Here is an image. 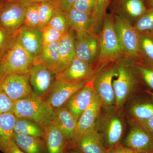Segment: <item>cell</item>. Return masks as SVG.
I'll return each mask as SVG.
<instances>
[{
  "mask_svg": "<svg viewBox=\"0 0 153 153\" xmlns=\"http://www.w3.org/2000/svg\"><path fill=\"white\" fill-rule=\"evenodd\" d=\"M12 113L16 117L33 120L44 128L52 121L55 110L45 99L33 94L15 101Z\"/></svg>",
  "mask_w": 153,
  "mask_h": 153,
  "instance_id": "6da1fadb",
  "label": "cell"
},
{
  "mask_svg": "<svg viewBox=\"0 0 153 153\" xmlns=\"http://www.w3.org/2000/svg\"><path fill=\"white\" fill-rule=\"evenodd\" d=\"M99 35L100 65L115 62L120 57L125 56L115 27L114 16L111 12L107 13Z\"/></svg>",
  "mask_w": 153,
  "mask_h": 153,
  "instance_id": "7a4b0ae2",
  "label": "cell"
},
{
  "mask_svg": "<svg viewBox=\"0 0 153 153\" xmlns=\"http://www.w3.org/2000/svg\"><path fill=\"white\" fill-rule=\"evenodd\" d=\"M117 69L116 79L113 80V86L115 97V106L119 109L132 91L136 82V70L132 59L123 56L115 62Z\"/></svg>",
  "mask_w": 153,
  "mask_h": 153,
  "instance_id": "3957f363",
  "label": "cell"
},
{
  "mask_svg": "<svg viewBox=\"0 0 153 153\" xmlns=\"http://www.w3.org/2000/svg\"><path fill=\"white\" fill-rule=\"evenodd\" d=\"M34 60L16 40L0 57V65L4 75L10 73H29Z\"/></svg>",
  "mask_w": 153,
  "mask_h": 153,
  "instance_id": "277c9868",
  "label": "cell"
},
{
  "mask_svg": "<svg viewBox=\"0 0 153 153\" xmlns=\"http://www.w3.org/2000/svg\"><path fill=\"white\" fill-rule=\"evenodd\" d=\"M114 16L115 27L124 55L133 60H142L140 33L127 21L116 15Z\"/></svg>",
  "mask_w": 153,
  "mask_h": 153,
  "instance_id": "5b68a950",
  "label": "cell"
},
{
  "mask_svg": "<svg viewBox=\"0 0 153 153\" xmlns=\"http://www.w3.org/2000/svg\"><path fill=\"white\" fill-rule=\"evenodd\" d=\"M102 64L97 72L94 82L96 94L98 96L104 107L115 105V97L113 80L117 76V71L115 62Z\"/></svg>",
  "mask_w": 153,
  "mask_h": 153,
  "instance_id": "8992f818",
  "label": "cell"
},
{
  "mask_svg": "<svg viewBox=\"0 0 153 153\" xmlns=\"http://www.w3.org/2000/svg\"><path fill=\"white\" fill-rule=\"evenodd\" d=\"M75 49L78 59L95 66L101 65L99 63L100 41L98 34L91 31L75 32Z\"/></svg>",
  "mask_w": 153,
  "mask_h": 153,
  "instance_id": "52a82bcc",
  "label": "cell"
},
{
  "mask_svg": "<svg viewBox=\"0 0 153 153\" xmlns=\"http://www.w3.org/2000/svg\"><path fill=\"white\" fill-rule=\"evenodd\" d=\"M96 128L106 150L118 144L124 131V122L119 113H114L97 119Z\"/></svg>",
  "mask_w": 153,
  "mask_h": 153,
  "instance_id": "ba28073f",
  "label": "cell"
},
{
  "mask_svg": "<svg viewBox=\"0 0 153 153\" xmlns=\"http://www.w3.org/2000/svg\"><path fill=\"white\" fill-rule=\"evenodd\" d=\"M29 73L33 94L45 99L57 79L58 74L53 68L42 63L33 64Z\"/></svg>",
  "mask_w": 153,
  "mask_h": 153,
  "instance_id": "9c48e42d",
  "label": "cell"
},
{
  "mask_svg": "<svg viewBox=\"0 0 153 153\" xmlns=\"http://www.w3.org/2000/svg\"><path fill=\"white\" fill-rule=\"evenodd\" d=\"M0 88L14 101L26 98L33 94L29 73L5 74L0 81Z\"/></svg>",
  "mask_w": 153,
  "mask_h": 153,
  "instance_id": "30bf717a",
  "label": "cell"
},
{
  "mask_svg": "<svg viewBox=\"0 0 153 153\" xmlns=\"http://www.w3.org/2000/svg\"><path fill=\"white\" fill-rule=\"evenodd\" d=\"M26 8L18 2L4 4L0 9V27L15 36L24 25Z\"/></svg>",
  "mask_w": 153,
  "mask_h": 153,
  "instance_id": "8fae6325",
  "label": "cell"
},
{
  "mask_svg": "<svg viewBox=\"0 0 153 153\" xmlns=\"http://www.w3.org/2000/svg\"><path fill=\"white\" fill-rule=\"evenodd\" d=\"M102 107L101 101L94 91L90 105L77 121L76 130L69 146V149H75L83 134L95 124L100 114Z\"/></svg>",
  "mask_w": 153,
  "mask_h": 153,
  "instance_id": "7c38bea8",
  "label": "cell"
},
{
  "mask_svg": "<svg viewBox=\"0 0 153 153\" xmlns=\"http://www.w3.org/2000/svg\"><path fill=\"white\" fill-rule=\"evenodd\" d=\"M102 65L93 66L76 57L71 64L58 75L57 79L68 83L87 82Z\"/></svg>",
  "mask_w": 153,
  "mask_h": 153,
  "instance_id": "4fadbf2b",
  "label": "cell"
},
{
  "mask_svg": "<svg viewBox=\"0 0 153 153\" xmlns=\"http://www.w3.org/2000/svg\"><path fill=\"white\" fill-rule=\"evenodd\" d=\"M86 82L68 83L57 79L45 100L55 110L64 106L68 100L81 89Z\"/></svg>",
  "mask_w": 153,
  "mask_h": 153,
  "instance_id": "5bb4252c",
  "label": "cell"
},
{
  "mask_svg": "<svg viewBox=\"0 0 153 153\" xmlns=\"http://www.w3.org/2000/svg\"><path fill=\"white\" fill-rule=\"evenodd\" d=\"M97 71L86 82L85 85L74 94L64 105L77 121L92 100L94 92V80Z\"/></svg>",
  "mask_w": 153,
  "mask_h": 153,
  "instance_id": "9a60e30c",
  "label": "cell"
},
{
  "mask_svg": "<svg viewBox=\"0 0 153 153\" xmlns=\"http://www.w3.org/2000/svg\"><path fill=\"white\" fill-rule=\"evenodd\" d=\"M109 7L114 15L132 25L147 10L143 0H111Z\"/></svg>",
  "mask_w": 153,
  "mask_h": 153,
  "instance_id": "2e32d148",
  "label": "cell"
},
{
  "mask_svg": "<svg viewBox=\"0 0 153 153\" xmlns=\"http://www.w3.org/2000/svg\"><path fill=\"white\" fill-rule=\"evenodd\" d=\"M123 145L137 153H151L153 152V135L140 125L134 124Z\"/></svg>",
  "mask_w": 153,
  "mask_h": 153,
  "instance_id": "e0dca14e",
  "label": "cell"
},
{
  "mask_svg": "<svg viewBox=\"0 0 153 153\" xmlns=\"http://www.w3.org/2000/svg\"><path fill=\"white\" fill-rule=\"evenodd\" d=\"M16 38L34 60L43 48L42 31L39 28L24 25L16 34Z\"/></svg>",
  "mask_w": 153,
  "mask_h": 153,
  "instance_id": "ac0fdd59",
  "label": "cell"
},
{
  "mask_svg": "<svg viewBox=\"0 0 153 153\" xmlns=\"http://www.w3.org/2000/svg\"><path fill=\"white\" fill-rule=\"evenodd\" d=\"M60 43L59 59L54 68L58 76L71 64L76 57L74 30L71 29L64 35Z\"/></svg>",
  "mask_w": 153,
  "mask_h": 153,
  "instance_id": "d6986e66",
  "label": "cell"
},
{
  "mask_svg": "<svg viewBox=\"0 0 153 153\" xmlns=\"http://www.w3.org/2000/svg\"><path fill=\"white\" fill-rule=\"evenodd\" d=\"M44 129L47 153H64L69 149L68 140L53 122Z\"/></svg>",
  "mask_w": 153,
  "mask_h": 153,
  "instance_id": "ffe728a7",
  "label": "cell"
},
{
  "mask_svg": "<svg viewBox=\"0 0 153 153\" xmlns=\"http://www.w3.org/2000/svg\"><path fill=\"white\" fill-rule=\"evenodd\" d=\"M75 149L81 153H106L95 124L83 134Z\"/></svg>",
  "mask_w": 153,
  "mask_h": 153,
  "instance_id": "44dd1931",
  "label": "cell"
},
{
  "mask_svg": "<svg viewBox=\"0 0 153 153\" xmlns=\"http://www.w3.org/2000/svg\"><path fill=\"white\" fill-rule=\"evenodd\" d=\"M59 128L68 140V148L76 130L77 120L66 107L55 110L52 121Z\"/></svg>",
  "mask_w": 153,
  "mask_h": 153,
  "instance_id": "7402d4cb",
  "label": "cell"
},
{
  "mask_svg": "<svg viewBox=\"0 0 153 153\" xmlns=\"http://www.w3.org/2000/svg\"><path fill=\"white\" fill-rule=\"evenodd\" d=\"M64 12L71 30L75 32L93 31L94 24L93 14L83 13L73 7Z\"/></svg>",
  "mask_w": 153,
  "mask_h": 153,
  "instance_id": "603a6c76",
  "label": "cell"
},
{
  "mask_svg": "<svg viewBox=\"0 0 153 153\" xmlns=\"http://www.w3.org/2000/svg\"><path fill=\"white\" fill-rule=\"evenodd\" d=\"M16 118L11 112L0 115V151L3 153L13 141Z\"/></svg>",
  "mask_w": 153,
  "mask_h": 153,
  "instance_id": "cb8c5ba5",
  "label": "cell"
},
{
  "mask_svg": "<svg viewBox=\"0 0 153 153\" xmlns=\"http://www.w3.org/2000/svg\"><path fill=\"white\" fill-rule=\"evenodd\" d=\"M13 141L25 153H47L44 139L15 133Z\"/></svg>",
  "mask_w": 153,
  "mask_h": 153,
  "instance_id": "d4e9b609",
  "label": "cell"
},
{
  "mask_svg": "<svg viewBox=\"0 0 153 153\" xmlns=\"http://www.w3.org/2000/svg\"><path fill=\"white\" fill-rule=\"evenodd\" d=\"M14 132L42 139L45 134L44 129L41 126L33 120L22 117H17Z\"/></svg>",
  "mask_w": 153,
  "mask_h": 153,
  "instance_id": "484cf974",
  "label": "cell"
},
{
  "mask_svg": "<svg viewBox=\"0 0 153 153\" xmlns=\"http://www.w3.org/2000/svg\"><path fill=\"white\" fill-rule=\"evenodd\" d=\"M60 42L43 46L40 54L34 59V64H45L54 70L59 59Z\"/></svg>",
  "mask_w": 153,
  "mask_h": 153,
  "instance_id": "4316f807",
  "label": "cell"
},
{
  "mask_svg": "<svg viewBox=\"0 0 153 153\" xmlns=\"http://www.w3.org/2000/svg\"><path fill=\"white\" fill-rule=\"evenodd\" d=\"M111 0H95V7L93 12L94 27L93 32L99 34L105 18L106 16L107 11L109 8Z\"/></svg>",
  "mask_w": 153,
  "mask_h": 153,
  "instance_id": "83f0119b",
  "label": "cell"
},
{
  "mask_svg": "<svg viewBox=\"0 0 153 153\" xmlns=\"http://www.w3.org/2000/svg\"><path fill=\"white\" fill-rule=\"evenodd\" d=\"M140 49L142 60L153 68V36L140 34Z\"/></svg>",
  "mask_w": 153,
  "mask_h": 153,
  "instance_id": "f1b7e54d",
  "label": "cell"
},
{
  "mask_svg": "<svg viewBox=\"0 0 153 153\" xmlns=\"http://www.w3.org/2000/svg\"><path fill=\"white\" fill-rule=\"evenodd\" d=\"M133 26L140 34L145 33L153 36V9H147L134 22Z\"/></svg>",
  "mask_w": 153,
  "mask_h": 153,
  "instance_id": "f546056e",
  "label": "cell"
},
{
  "mask_svg": "<svg viewBox=\"0 0 153 153\" xmlns=\"http://www.w3.org/2000/svg\"><path fill=\"white\" fill-rule=\"evenodd\" d=\"M48 25L55 28L63 35L68 33L71 30L65 12L55 8Z\"/></svg>",
  "mask_w": 153,
  "mask_h": 153,
  "instance_id": "4dcf8cb0",
  "label": "cell"
},
{
  "mask_svg": "<svg viewBox=\"0 0 153 153\" xmlns=\"http://www.w3.org/2000/svg\"><path fill=\"white\" fill-rule=\"evenodd\" d=\"M130 113L137 121L147 120L153 117V105L151 103H139L131 107Z\"/></svg>",
  "mask_w": 153,
  "mask_h": 153,
  "instance_id": "1f68e13d",
  "label": "cell"
},
{
  "mask_svg": "<svg viewBox=\"0 0 153 153\" xmlns=\"http://www.w3.org/2000/svg\"><path fill=\"white\" fill-rule=\"evenodd\" d=\"M54 9L55 7L50 1H45L38 3V14L40 21L39 29L40 30H42L49 25Z\"/></svg>",
  "mask_w": 153,
  "mask_h": 153,
  "instance_id": "d6a6232c",
  "label": "cell"
},
{
  "mask_svg": "<svg viewBox=\"0 0 153 153\" xmlns=\"http://www.w3.org/2000/svg\"><path fill=\"white\" fill-rule=\"evenodd\" d=\"M134 66L146 84L153 89V68L143 60H133Z\"/></svg>",
  "mask_w": 153,
  "mask_h": 153,
  "instance_id": "836d02e7",
  "label": "cell"
},
{
  "mask_svg": "<svg viewBox=\"0 0 153 153\" xmlns=\"http://www.w3.org/2000/svg\"><path fill=\"white\" fill-rule=\"evenodd\" d=\"M39 23L38 3L31 4L26 7L24 25L39 28Z\"/></svg>",
  "mask_w": 153,
  "mask_h": 153,
  "instance_id": "e575fe53",
  "label": "cell"
},
{
  "mask_svg": "<svg viewBox=\"0 0 153 153\" xmlns=\"http://www.w3.org/2000/svg\"><path fill=\"white\" fill-rule=\"evenodd\" d=\"M43 46L48 44L60 41L63 34L57 31L55 28L47 25L42 30Z\"/></svg>",
  "mask_w": 153,
  "mask_h": 153,
  "instance_id": "d590c367",
  "label": "cell"
},
{
  "mask_svg": "<svg viewBox=\"0 0 153 153\" xmlns=\"http://www.w3.org/2000/svg\"><path fill=\"white\" fill-rule=\"evenodd\" d=\"M16 40V35L12 36L0 27V57L13 45Z\"/></svg>",
  "mask_w": 153,
  "mask_h": 153,
  "instance_id": "8d00e7d4",
  "label": "cell"
},
{
  "mask_svg": "<svg viewBox=\"0 0 153 153\" xmlns=\"http://www.w3.org/2000/svg\"><path fill=\"white\" fill-rule=\"evenodd\" d=\"M95 0H76L72 7L81 12L93 14Z\"/></svg>",
  "mask_w": 153,
  "mask_h": 153,
  "instance_id": "74e56055",
  "label": "cell"
},
{
  "mask_svg": "<svg viewBox=\"0 0 153 153\" xmlns=\"http://www.w3.org/2000/svg\"><path fill=\"white\" fill-rule=\"evenodd\" d=\"M15 102L0 88V115L12 113Z\"/></svg>",
  "mask_w": 153,
  "mask_h": 153,
  "instance_id": "f35d334b",
  "label": "cell"
},
{
  "mask_svg": "<svg viewBox=\"0 0 153 153\" xmlns=\"http://www.w3.org/2000/svg\"><path fill=\"white\" fill-rule=\"evenodd\" d=\"M75 1L76 0H50L54 7L64 12L72 7Z\"/></svg>",
  "mask_w": 153,
  "mask_h": 153,
  "instance_id": "ab89813d",
  "label": "cell"
},
{
  "mask_svg": "<svg viewBox=\"0 0 153 153\" xmlns=\"http://www.w3.org/2000/svg\"><path fill=\"white\" fill-rule=\"evenodd\" d=\"M106 153H137L123 145L119 143L106 150Z\"/></svg>",
  "mask_w": 153,
  "mask_h": 153,
  "instance_id": "60d3db41",
  "label": "cell"
},
{
  "mask_svg": "<svg viewBox=\"0 0 153 153\" xmlns=\"http://www.w3.org/2000/svg\"><path fill=\"white\" fill-rule=\"evenodd\" d=\"M137 122L140 126L153 135V117L146 120Z\"/></svg>",
  "mask_w": 153,
  "mask_h": 153,
  "instance_id": "b9f144b4",
  "label": "cell"
},
{
  "mask_svg": "<svg viewBox=\"0 0 153 153\" xmlns=\"http://www.w3.org/2000/svg\"><path fill=\"white\" fill-rule=\"evenodd\" d=\"M3 153H25L13 141L9 145Z\"/></svg>",
  "mask_w": 153,
  "mask_h": 153,
  "instance_id": "7bdbcfd3",
  "label": "cell"
},
{
  "mask_svg": "<svg viewBox=\"0 0 153 153\" xmlns=\"http://www.w3.org/2000/svg\"><path fill=\"white\" fill-rule=\"evenodd\" d=\"M45 1H50V0H17V2L26 7L31 4L41 3Z\"/></svg>",
  "mask_w": 153,
  "mask_h": 153,
  "instance_id": "ee69618b",
  "label": "cell"
},
{
  "mask_svg": "<svg viewBox=\"0 0 153 153\" xmlns=\"http://www.w3.org/2000/svg\"><path fill=\"white\" fill-rule=\"evenodd\" d=\"M147 9H153V0H143Z\"/></svg>",
  "mask_w": 153,
  "mask_h": 153,
  "instance_id": "f6af8a7d",
  "label": "cell"
},
{
  "mask_svg": "<svg viewBox=\"0 0 153 153\" xmlns=\"http://www.w3.org/2000/svg\"><path fill=\"white\" fill-rule=\"evenodd\" d=\"M64 153H81L79 151L75 149H70L66 151Z\"/></svg>",
  "mask_w": 153,
  "mask_h": 153,
  "instance_id": "bcb514c9",
  "label": "cell"
},
{
  "mask_svg": "<svg viewBox=\"0 0 153 153\" xmlns=\"http://www.w3.org/2000/svg\"><path fill=\"white\" fill-rule=\"evenodd\" d=\"M5 3L17 2V0H1Z\"/></svg>",
  "mask_w": 153,
  "mask_h": 153,
  "instance_id": "7dc6e473",
  "label": "cell"
},
{
  "mask_svg": "<svg viewBox=\"0 0 153 153\" xmlns=\"http://www.w3.org/2000/svg\"><path fill=\"white\" fill-rule=\"evenodd\" d=\"M4 76V74L3 72L2 69L1 65H0V81Z\"/></svg>",
  "mask_w": 153,
  "mask_h": 153,
  "instance_id": "c3c4849f",
  "label": "cell"
},
{
  "mask_svg": "<svg viewBox=\"0 0 153 153\" xmlns=\"http://www.w3.org/2000/svg\"><path fill=\"white\" fill-rule=\"evenodd\" d=\"M5 4V3L4 2V1H3L1 0H0V9H1V8L2 7V6L4 5V4Z\"/></svg>",
  "mask_w": 153,
  "mask_h": 153,
  "instance_id": "681fc988",
  "label": "cell"
},
{
  "mask_svg": "<svg viewBox=\"0 0 153 153\" xmlns=\"http://www.w3.org/2000/svg\"><path fill=\"white\" fill-rule=\"evenodd\" d=\"M153 153V152H152V153Z\"/></svg>",
  "mask_w": 153,
  "mask_h": 153,
  "instance_id": "f907efd6",
  "label": "cell"
},
{
  "mask_svg": "<svg viewBox=\"0 0 153 153\" xmlns=\"http://www.w3.org/2000/svg\"></svg>",
  "mask_w": 153,
  "mask_h": 153,
  "instance_id": "816d5d0a",
  "label": "cell"
}]
</instances>
